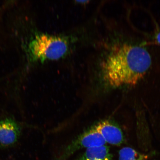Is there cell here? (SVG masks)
Returning a JSON list of instances; mask_svg holds the SVG:
<instances>
[{"label":"cell","instance_id":"cell-1","mask_svg":"<svg viewBox=\"0 0 160 160\" xmlns=\"http://www.w3.org/2000/svg\"><path fill=\"white\" fill-rule=\"evenodd\" d=\"M152 64L148 50L142 46L124 43L114 49L102 65L104 78L114 88L135 85Z\"/></svg>","mask_w":160,"mask_h":160},{"label":"cell","instance_id":"cell-2","mask_svg":"<svg viewBox=\"0 0 160 160\" xmlns=\"http://www.w3.org/2000/svg\"><path fill=\"white\" fill-rule=\"evenodd\" d=\"M68 48L64 39L45 34L36 35L29 46L33 59L41 61L61 58L67 52Z\"/></svg>","mask_w":160,"mask_h":160},{"label":"cell","instance_id":"cell-3","mask_svg":"<svg viewBox=\"0 0 160 160\" xmlns=\"http://www.w3.org/2000/svg\"><path fill=\"white\" fill-rule=\"evenodd\" d=\"M106 143L102 136L93 128L79 136L64 148L53 160H67L80 149L104 145Z\"/></svg>","mask_w":160,"mask_h":160},{"label":"cell","instance_id":"cell-4","mask_svg":"<svg viewBox=\"0 0 160 160\" xmlns=\"http://www.w3.org/2000/svg\"><path fill=\"white\" fill-rule=\"evenodd\" d=\"M21 132V126L15 120L9 118L0 120V148L15 145Z\"/></svg>","mask_w":160,"mask_h":160},{"label":"cell","instance_id":"cell-5","mask_svg":"<svg viewBox=\"0 0 160 160\" xmlns=\"http://www.w3.org/2000/svg\"><path fill=\"white\" fill-rule=\"evenodd\" d=\"M94 128L102 136L106 143L120 146L125 141L124 136L121 129L111 122L105 121L100 122Z\"/></svg>","mask_w":160,"mask_h":160},{"label":"cell","instance_id":"cell-6","mask_svg":"<svg viewBox=\"0 0 160 160\" xmlns=\"http://www.w3.org/2000/svg\"><path fill=\"white\" fill-rule=\"evenodd\" d=\"M75 160H113L109 148L105 145L88 148Z\"/></svg>","mask_w":160,"mask_h":160},{"label":"cell","instance_id":"cell-7","mask_svg":"<svg viewBox=\"0 0 160 160\" xmlns=\"http://www.w3.org/2000/svg\"><path fill=\"white\" fill-rule=\"evenodd\" d=\"M148 155L130 147L123 148L119 152V160H148Z\"/></svg>","mask_w":160,"mask_h":160},{"label":"cell","instance_id":"cell-8","mask_svg":"<svg viewBox=\"0 0 160 160\" xmlns=\"http://www.w3.org/2000/svg\"><path fill=\"white\" fill-rule=\"evenodd\" d=\"M154 42L156 44L160 46V31L156 34L154 37Z\"/></svg>","mask_w":160,"mask_h":160}]
</instances>
